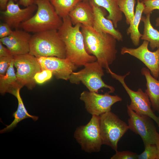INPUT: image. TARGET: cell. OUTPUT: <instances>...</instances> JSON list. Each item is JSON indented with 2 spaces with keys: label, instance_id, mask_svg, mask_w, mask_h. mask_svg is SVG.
<instances>
[{
  "label": "cell",
  "instance_id": "1",
  "mask_svg": "<svg viewBox=\"0 0 159 159\" xmlns=\"http://www.w3.org/2000/svg\"><path fill=\"white\" fill-rule=\"evenodd\" d=\"M85 46L87 52L95 56L103 68L107 70L116 59L117 39L107 33L99 32L92 26L81 24Z\"/></svg>",
  "mask_w": 159,
  "mask_h": 159
},
{
  "label": "cell",
  "instance_id": "2",
  "mask_svg": "<svg viewBox=\"0 0 159 159\" xmlns=\"http://www.w3.org/2000/svg\"><path fill=\"white\" fill-rule=\"evenodd\" d=\"M62 19V25L57 31L65 46L66 58L78 67L96 61V58L85 49L81 24L73 25L69 16Z\"/></svg>",
  "mask_w": 159,
  "mask_h": 159
},
{
  "label": "cell",
  "instance_id": "3",
  "mask_svg": "<svg viewBox=\"0 0 159 159\" xmlns=\"http://www.w3.org/2000/svg\"><path fill=\"white\" fill-rule=\"evenodd\" d=\"M37 6L36 13L22 22L19 27L28 32L36 33L53 29L57 30L62 19L56 13L49 0H34Z\"/></svg>",
  "mask_w": 159,
  "mask_h": 159
},
{
  "label": "cell",
  "instance_id": "4",
  "mask_svg": "<svg viewBox=\"0 0 159 159\" xmlns=\"http://www.w3.org/2000/svg\"><path fill=\"white\" fill-rule=\"evenodd\" d=\"M29 53L36 57L66 58L64 44L56 29L34 33L32 36Z\"/></svg>",
  "mask_w": 159,
  "mask_h": 159
},
{
  "label": "cell",
  "instance_id": "5",
  "mask_svg": "<svg viewBox=\"0 0 159 159\" xmlns=\"http://www.w3.org/2000/svg\"><path fill=\"white\" fill-rule=\"evenodd\" d=\"M84 66L83 69L71 74L69 80L70 83L78 85L82 82L90 92L98 93L100 89L105 88L109 90L110 93L114 92V88L103 80V68L97 60L87 63Z\"/></svg>",
  "mask_w": 159,
  "mask_h": 159
},
{
  "label": "cell",
  "instance_id": "6",
  "mask_svg": "<svg viewBox=\"0 0 159 159\" xmlns=\"http://www.w3.org/2000/svg\"><path fill=\"white\" fill-rule=\"evenodd\" d=\"M99 128L102 144L115 152L119 141L129 129L128 125L111 111L100 116Z\"/></svg>",
  "mask_w": 159,
  "mask_h": 159
},
{
  "label": "cell",
  "instance_id": "7",
  "mask_svg": "<svg viewBox=\"0 0 159 159\" xmlns=\"http://www.w3.org/2000/svg\"><path fill=\"white\" fill-rule=\"evenodd\" d=\"M100 116L92 115L90 121L86 125L77 128L74 137L81 149L91 153L98 152L102 144L99 128Z\"/></svg>",
  "mask_w": 159,
  "mask_h": 159
},
{
  "label": "cell",
  "instance_id": "8",
  "mask_svg": "<svg viewBox=\"0 0 159 159\" xmlns=\"http://www.w3.org/2000/svg\"><path fill=\"white\" fill-rule=\"evenodd\" d=\"M107 72L112 77L118 81L126 91L131 100L130 104H127L130 108L138 115L150 117L155 122L159 127V116H157L152 109L151 103L147 94L140 88L136 91H133L126 84L125 79L130 72L122 76L114 73L110 69Z\"/></svg>",
  "mask_w": 159,
  "mask_h": 159
},
{
  "label": "cell",
  "instance_id": "9",
  "mask_svg": "<svg viewBox=\"0 0 159 159\" xmlns=\"http://www.w3.org/2000/svg\"><path fill=\"white\" fill-rule=\"evenodd\" d=\"M129 129L141 138L144 145L154 144L159 149V133L153 119L146 115H140L130 109L127 104Z\"/></svg>",
  "mask_w": 159,
  "mask_h": 159
},
{
  "label": "cell",
  "instance_id": "10",
  "mask_svg": "<svg viewBox=\"0 0 159 159\" xmlns=\"http://www.w3.org/2000/svg\"><path fill=\"white\" fill-rule=\"evenodd\" d=\"M14 65L16 69V73L18 81L23 87L32 89L37 84L34 77L35 74L42 71L37 58L29 53L14 56Z\"/></svg>",
  "mask_w": 159,
  "mask_h": 159
},
{
  "label": "cell",
  "instance_id": "11",
  "mask_svg": "<svg viewBox=\"0 0 159 159\" xmlns=\"http://www.w3.org/2000/svg\"><path fill=\"white\" fill-rule=\"evenodd\" d=\"M110 93L104 94L84 91L80 94V99L85 104L87 111L92 115L100 116L111 111V106L121 101L122 98L117 95H112Z\"/></svg>",
  "mask_w": 159,
  "mask_h": 159
},
{
  "label": "cell",
  "instance_id": "12",
  "mask_svg": "<svg viewBox=\"0 0 159 159\" xmlns=\"http://www.w3.org/2000/svg\"><path fill=\"white\" fill-rule=\"evenodd\" d=\"M149 44V42L144 40L136 48L122 47L121 53L128 54L138 59L144 64L154 78L159 79V48L154 52L151 51L148 48Z\"/></svg>",
  "mask_w": 159,
  "mask_h": 159
},
{
  "label": "cell",
  "instance_id": "13",
  "mask_svg": "<svg viewBox=\"0 0 159 159\" xmlns=\"http://www.w3.org/2000/svg\"><path fill=\"white\" fill-rule=\"evenodd\" d=\"M42 70L50 71L57 79L69 80L71 74L78 67L67 58L56 57H37Z\"/></svg>",
  "mask_w": 159,
  "mask_h": 159
},
{
  "label": "cell",
  "instance_id": "14",
  "mask_svg": "<svg viewBox=\"0 0 159 159\" xmlns=\"http://www.w3.org/2000/svg\"><path fill=\"white\" fill-rule=\"evenodd\" d=\"M37 5L33 4L24 9L20 8L18 3L15 4L13 0H9L6 9L1 14L5 22L11 28H18L22 22L26 21L37 10Z\"/></svg>",
  "mask_w": 159,
  "mask_h": 159
},
{
  "label": "cell",
  "instance_id": "15",
  "mask_svg": "<svg viewBox=\"0 0 159 159\" xmlns=\"http://www.w3.org/2000/svg\"><path fill=\"white\" fill-rule=\"evenodd\" d=\"M32 35L24 31L16 29L9 36L0 39V42L9 49L14 56L26 54L29 51Z\"/></svg>",
  "mask_w": 159,
  "mask_h": 159
},
{
  "label": "cell",
  "instance_id": "16",
  "mask_svg": "<svg viewBox=\"0 0 159 159\" xmlns=\"http://www.w3.org/2000/svg\"><path fill=\"white\" fill-rule=\"evenodd\" d=\"M89 2L93 12V28L99 32L111 35L118 41H123V36L122 33L116 29L112 21L105 17V9Z\"/></svg>",
  "mask_w": 159,
  "mask_h": 159
},
{
  "label": "cell",
  "instance_id": "17",
  "mask_svg": "<svg viewBox=\"0 0 159 159\" xmlns=\"http://www.w3.org/2000/svg\"><path fill=\"white\" fill-rule=\"evenodd\" d=\"M73 25L80 23L86 26H93V12L89 1L79 2L69 14Z\"/></svg>",
  "mask_w": 159,
  "mask_h": 159
},
{
  "label": "cell",
  "instance_id": "18",
  "mask_svg": "<svg viewBox=\"0 0 159 159\" xmlns=\"http://www.w3.org/2000/svg\"><path fill=\"white\" fill-rule=\"evenodd\" d=\"M141 73L146 79L145 92L149 97L153 109L159 113V79L158 80L154 78L149 70L145 67L141 69Z\"/></svg>",
  "mask_w": 159,
  "mask_h": 159
},
{
  "label": "cell",
  "instance_id": "19",
  "mask_svg": "<svg viewBox=\"0 0 159 159\" xmlns=\"http://www.w3.org/2000/svg\"><path fill=\"white\" fill-rule=\"evenodd\" d=\"M14 66L13 59L6 74L0 75V92L2 95L6 92L12 95L18 89L22 87L18 81Z\"/></svg>",
  "mask_w": 159,
  "mask_h": 159
},
{
  "label": "cell",
  "instance_id": "20",
  "mask_svg": "<svg viewBox=\"0 0 159 159\" xmlns=\"http://www.w3.org/2000/svg\"><path fill=\"white\" fill-rule=\"evenodd\" d=\"M20 89H19L12 95L16 98L18 102L17 109L12 115V117L14 118V120L10 124L6 125V127L0 130L1 133L9 132L12 130L16 127L19 122L24 119L31 118L34 121H36L38 118V117L32 115L28 112L20 95Z\"/></svg>",
  "mask_w": 159,
  "mask_h": 159
},
{
  "label": "cell",
  "instance_id": "21",
  "mask_svg": "<svg viewBox=\"0 0 159 159\" xmlns=\"http://www.w3.org/2000/svg\"><path fill=\"white\" fill-rule=\"evenodd\" d=\"M94 5L106 9L109 14L106 18L112 21L115 28L122 19V13L118 4V0H89Z\"/></svg>",
  "mask_w": 159,
  "mask_h": 159
},
{
  "label": "cell",
  "instance_id": "22",
  "mask_svg": "<svg viewBox=\"0 0 159 159\" xmlns=\"http://www.w3.org/2000/svg\"><path fill=\"white\" fill-rule=\"evenodd\" d=\"M144 7L145 5L143 2L137 0L133 20L126 31L127 34H130V38L133 44L136 46L139 45L140 39L142 36V34L140 32L138 28Z\"/></svg>",
  "mask_w": 159,
  "mask_h": 159
},
{
  "label": "cell",
  "instance_id": "23",
  "mask_svg": "<svg viewBox=\"0 0 159 159\" xmlns=\"http://www.w3.org/2000/svg\"><path fill=\"white\" fill-rule=\"evenodd\" d=\"M151 14L142 16L141 21L144 24V29L142 40L149 42V46L152 50L159 48V31L155 29L151 23Z\"/></svg>",
  "mask_w": 159,
  "mask_h": 159
},
{
  "label": "cell",
  "instance_id": "24",
  "mask_svg": "<svg viewBox=\"0 0 159 159\" xmlns=\"http://www.w3.org/2000/svg\"><path fill=\"white\" fill-rule=\"evenodd\" d=\"M58 15L62 19L69 16L76 5L82 0H49Z\"/></svg>",
  "mask_w": 159,
  "mask_h": 159
},
{
  "label": "cell",
  "instance_id": "25",
  "mask_svg": "<svg viewBox=\"0 0 159 159\" xmlns=\"http://www.w3.org/2000/svg\"><path fill=\"white\" fill-rule=\"evenodd\" d=\"M135 0H118L119 9L125 15L126 22L130 25L133 21L135 16L134 7Z\"/></svg>",
  "mask_w": 159,
  "mask_h": 159
},
{
  "label": "cell",
  "instance_id": "26",
  "mask_svg": "<svg viewBox=\"0 0 159 159\" xmlns=\"http://www.w3.org/2000/svg\"><path fill=\"white\" fill-rule=\"evenodd\" d=\"M144 151L138 155V159H157L158 149L157 145L154 144H147L144 145Z\"/></svg>",
  "mask_w": 159,
  "mask_h": 159
},
{
  "label": "cell",
  "instance_id": "27",
  "mask_svg": "<svg viewBox=\"0 0 159 159\" xmlns=\"http://www.w3.org/2000/svg\"><path fill=\"white\" fill-rule=\"evenodd\" d=\"M52 75V73L50 71L43 70L36 73L34 79L36 83L42 84L50 80Z\"/></svg>",
  "mask_w": 159,
  "mask_h": 159
},
{
  "label": "cell",
  "instance_id": "28",
  "mask_svg": "<svg viewBox=\"0 0 159 159\" xmlns=\"http://www.w3.org/2000/svg\"><path fill=\"white\" fill-rule=\"evenodd\" d=\"M142 1L145 5L144 14H151L155 9L159 10V0H144Z\"/></svg>",
  "mask_w": 159,
  "mask_h": 159
},
{
  "label": "cell",
  "instance_id": "29",
  "mask_svg": "<svg viewBox=\"0 0 159 159\" xmlns=\"http://www.w3.org/2000/svg\"><path fill=\"white\" fill-rule=\"evenodd\" d=\"M138 155L135 153L129 151H123L116 152L115 154L111 159H137Z\"/></svg>",
  "mask_w": 159,
  "mask_h": 159
},
{
  "label": "cell",
  "instance_id": "30",
  "mask_svg": "<svg viewBox=\"0 0 159 159\" xmlns=\"http://www.w3.org/2000/svg\"><path fill=\"white\" fill-rule=\"evenodd\" d=\"M14 57H0V75H4L6 74Z\"/></svg>",
  "mask_w": 159,
  "mask_h": 159
},
{
  "label": "cell",
  "instance_id": "31",
  "mask_svg": "<svg viewBox=\"0 0 159 159\" xmlns=\"http://www.w3.org/2000/svg\"><path fill=\"white\" fill-rule=\"evenodd\" d=\"M11 27L6 23H1L0 24V38L7 37L13 32Z\"/></svg>",
  "mask_w": 159,
  "mask_h": 159
},
{
  "label": "cell",
  "instance_id": "32",
  "mask_svg": "<svg viewBox=\"0 0 159 159\" xmlns=\"http://www.w3.org/2000/svg\"><path fill=\"white\" fill-rule=\"evenodd\" d=\"M14 56L11 52L0 42V57Z\"/></svg>",
  "mask_w": 159,
  "mask_h": 159
},
{
  "label": "cell",
  "instance_id": "33",
  "mask_svg": "<svg viewBox=\"0 0 159 159\" xmlns=\"http://www.w3.org/2000/svg\"><path fill=\"white\" fill-rule=\"evenodd\" d=\"M34 0H19V3L25 7H27L33 4Z\"/></svg>",
  "mask_w": 159,
  "mask_h": 159
},
{
  "label": "cell",
  "instance_id": "34",
  "mask_svg": "<svg viewBox=\"0 0 159 159\" xmlns=\"http://www.w3.org/2000/svg\"><path fill=\"white\" fill-rule=\"evenodd\" d=\"M9 0H0V8L2 10H5L8 1ZM16 1L17 0H13Z\"/></svg>",
  "mask_w": 159,
  "mask_h": 159
},
{
  "label": "cell",
  "instance_id": "35",
  "mask_svg": "<svg viewBox=\"0 0 159 159\" xmlns=\"http://www.w3.org/2000/svg\"><path fill=\"white\" fill-rule=\"evenodd\" d=\"M155 22L156 26L159 27V16L155 19Z\"/></svg>",
  "mask_w": 159,
  "mask_h": 159
},
{
  "label": "cell",
  "instance_id": "36",
  "mask_svg": "<svg viewBox=\"0 0 159 159\" xmlns=\"http://www.w3.org/2000/svg\"><path fill=\"white\" fill-rule=\"evenodd\" d=\"M157 159H159V149H158V153Z\"/></svg>",
  "mask_w": 159,
  "mask_h": 159
},
{
  "label": "cell",
  "instance_id": "37",
  "mask_svg": "<svg viewBox=\"0 0 159 159\" xmlns=\"http://www.w3.org/2000/svg\"><path fill=\"white\" fill-rule=\"evenodd\" d=\"M82 1H89V0H82Z\"/></svg>",
  "mask_w": 159,
  "mask_h": 159
},
{
  "label": "cell",
  "instance_id": "38",
  "mask_svg": "<svg viewBox=\"0 0 159 159\" xmlns=\"http://www.w3.org/2000/svg\"><path fill=\"white\" fill-rule=\"evenodd\" d=\"M139 1H142L143 0H139Z\"/></svg>",
  "mask_w": 159,
  "mask_h": 159
}]
</instances>
